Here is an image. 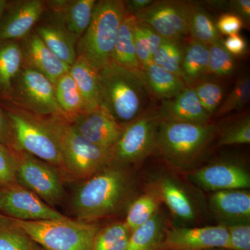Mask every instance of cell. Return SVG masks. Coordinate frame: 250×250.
<instances>
[{
	"label": "cell",
	"mask_w": 250,
	"mask_h": 250,
	"mask_svg": "<svg viewBox=\"0 0 250 250\" xmlns=\"http://www.w3.org/2000/svg\"><path fill=\"white\" fill-rule=\"evenodd\" d=\"M43 118L58 143L64 179L82 182L110 165V149L83 139L64 117Z\"/></svg>",
	"instance_id": "3"
},
{
	"label": "cell",
	"mask_w": 250,
	"mask_h": 250,
	"mask_svg": "<svg viewBox=\"0 0 250 250\" xmlns=\"http://www.w3.org/2000/svg\"><path fill=\"white\" fill-rule=\"evenodd\" d=\"M208 207L219 225L229 227L250 224V193L248 190L212 192Z\"/></svg>",
	"instance_id": "19"
},
{
	"label": "cell",
	"mask_w": 250,
	"mask_h": 250,
	"mask_svg": "<svg viewBox=\"0 0 250 250\" xmlns=\"http://www.w3.org/2000/svg\"><path fill=\"white\" fill-rule=\"evenodd\" d=\"M187 178L206 191L248 190L250 187L249 170L243 163L236 160L215 161L192 171Z\"/></svg>",
	"instance_id": "12"
},
{
	"label": "cell",
	"mask_w": 250,
	"mask_h": 250,
	"mask_svg": "<svg viewBox=\"0 0 250 250\" xmlns=\"http://www.w3.org/2000/svg\"><path fill=\"white\" fill-rule=\"evenodd\" d=\"M209 62L207 75L218 77H229L233 75L236 68L234 57L225 49L223 39L208 46Z\"/></svg>",
	"instance_id": "36"
},
{
	"label": "cell",
	"mask_w": 250,
	"mask_h": 250,
	"mask_svg": "<svg viewBox=\"0 0 250 250\" xmlns=\"http://www.w3.org/2000/svg\"><path fill=\"white\" fill-rule=\"evenodd\" d=\"M77 88L80 90L85 111H93L100 106L101 85L98 70L84 59L77 57L69 70Z\"/></svg>",
	"instance_id": "23"
},
{
	"label": "cell",
	"mask_w": 250,
	"mask_h": 250,
	"mask_svg": "<svg viewBox=\"0 0 250 250\" xmlns=\"http://www.w3.org/2000/svg\"><path fill=\"white\" fill-rule=\"evenodd\" d=\"M11 151L16 164L18 183L51 207L59 205L65 192L64 177L58 167L24 151Z\"/></svg>",
	"instance_id": "9"
},
{
	"label": "cell",
	"mask_w": 250,
	"mask_h": 250,
	"mask_svg": "<svg viewBox=\"0 0 250 250\" xmlns=\"http://www.w3.org/2000/svg\"><path fill=\"white\" fill-rule=\"evenodd\" d=\"M137 22L134 15L126 13L118 30L112 62L127 70L141 72L143 68L136 57L134 42V28Z\"/></svg>",
	"instance_id": "26"
},
{
	"label": "cell",
	"mask_w": 250,
	"mask_h": 250,
	"mask_svg": "<svg viewBox=\"0 0 250 250\" xmlns=\"http://www.w3.org/2000/svg\"><path fill=\"white\" fill-rule=\"evenodd\" d=\"M0 104L11 127L14 143L13 149L29 153L60 170L62 161L58 143L43 117L8 100H0Z\"/></svg>",
	"instance_id": "6"
},
{
	"label": "cell",
	"mask_w": 250,
	"mask_h": 250,
	"mask_svg": "<svg viewBox=\"0 0 250 250\" xmlns=\"http://www.w3.org/2000/svg\"><path fill=\"white\" fill-rule=\"evenodd\" d=\"M96 3L95 0H50L46 1V9L57 15L78 41L90 25Z\"/></svg>",
	"instance_id": "22"
},
{
	"label": "cell",
	"mask_w": 250,
	"mask_h": 250,
	"mask_svg": "<svg viewBox=\"0 0 250 250\" xmlns=\"http://www.w3.org/2000/svg\"><path fill=\"white\" fill-rule=\"evenodd\" d=\"M125 1H97L88 29L77 42V57L100 71L112 62L118 30L126 14Z\"/></svg>",
	"instance_id": "5"
},
{
	"label": "cell",
	"mask_w": 250,
	"mask_h": 250,
	"mask_svg": "<svg viewBox=\"0 0 250 250\" xmlns=\"http://www.w3.org/2000/svg\"><path fill=\"white\" fill-rule=\"evenodd\" d=\"M69 123L88 142L108 149L116 145L124 128L101 106L83 112Z\"/></svg>",
	"instance_id": "16"
},
{
	"label": "cell",
	"mask_w": 250,
	"mask_h": 250,
	"mask_svg": "<svg viewBox=\"0 0 250 250\" xmlns=\"http://www.w3.org/2000/svg\"><path fill=\"white\" fill-rule=\"evenodd\" d=\"M192 2L154 1L134 15L139 22L146 23L161 36L170 40L183 41L190 36L189 16Z\"/></svg>",
	"instance_id": "11"
},
{
	"label": "cell",
	"mask_w": 250,
	"mask_h": 250,
	"mask_svg": "<svg viewBox=\"0 0 250 250\" xmlns=\"http://www.w3.org/2000/svg\"><path fill=\"white\" fill-rule=\"evenodd\" d=\"M218 146L249 144L250 143V117L243 115L229 121L219 127Z\"/></svg>",
	"instance_id": "34"
},
{
	"label": "cell",
	"mask_w": 250,
	"mask_h": 250,
	"mask_svg": "<svg viewBox=\"0 0 250 250\" xmlns=\"http://www.w3.org/2000/svg\"><path fill=\"white\" fill-rule=\"evenodd\" d=\"M54 88L57 103L67 121L85 111L83 98L70 72L56 82Z\"/></svg>",
	"instance_id": "29"
},
{
	"label": "cell",
	"mask_w": 250,
	"mask_h": 250,
	"mask_svg": "<svg viewBox=\"0 0 250 250\" xmlns=\"http://www.w3.org/2000/svg\"><path fill=\"white\" fill-rule=\"evenodd\" d=\"M0 142L9 148L14 149V143L11 127L6 115L0 104Z\"/></svg>",
	"instance_id": "45"
},
{
	"label": "cell",
	"mask_w": 250,
	"mask_h": 250,
	"mask_svg": "<svg viewBox=\"0 0 250 250\" xmlns=\"http://www.w3.org/2000/svg\"><path fill=\"white\" fill-rule=\"evenodd\" d=\"M230 9L246 22L250 21V0H231L228 1Z\"/></svg>",
	"instance_id": "46"
},
{
	"label": "cell",
	"mask_w": 250,
	"mask_h": 250,
	"mask_svg": "<svg viewBox=\"0 0 250 250\" xmlns=\"http://www.w3.org/2000/svg\"><path fill=\"white\" fill-rule=\"evenodd\" d=\"M154 0H129L125 1L126 13L135 14L154 3Z\"/></svg>",
	"instance_id": "47"
},
{
	"label": "cell",
	"mask_w": 250,
	"mask_h": 250,
	"mask_svg": "<svg viewBox=\"0 0 250 250\" xmlns=\"http://www.w3.org/2000/svg\"><path fill=\"white\" fill-rule=\"evenodd\" d=\"M218 125L174 123L161 120L156 153L173 168L187 170L207 150L218 134Z\"/></svg>",
	"instance_id": "4"
},
{
	"label": "cell",
	"mask_w": 250,
	"mask_h": 250,
	"mask_svg": "<svg viewBox=\"0 0 250 250\" xmlns=\"http://www.w3.org/2000/svg\"><path fill=\"white\" fill-rule=\"evenodd\" d=\"M250 99V77H240L233 89L222 103L213 116L221 117L232 113L240 111L249 103Z\"/></svg>",
	"instance_id": "35"
},
{
	"label": "cell",
	"mask_w": 250,
	"mask_h": 250,
	"mask_svg": "<svg viewBox=\"0 0 250 250\" xmlns=\"http://www.w3.org/2000/svg\"><path fill=\"white\" fill-rule=\"evenodd\" d=\"M139 24L153 57V55L155 54L156 50L161 45V42L164 40V38L161 37L152 27L148 25L146 23L139 22Z\"/></svg>",
	"instance_id": "44"
},
{
	"label": "cell",
	"mask_w": 250,
	"mask_h": 250,
	"mask_svg": "<svg viewBox=\"0 0 250 250\" xmlns=\"http://www.w3.org/2000/svg\"><path fill=\"white\" fill-rule=\"evenodd\" d=\"M134 42L136 57L142 68L153 63L152 55L140 25L139 21L134 28Z\"/></svg>",
	"instance_id": "41"
},
{
	"label": "cell",
	"mask_w": 250,
	"mask_h": 250,
	"mask_svg": "<svg viewBox=\"0 0 250 250\" xmlns=\"http://www.w3.org/2000/svg\"><path fill=\"white\" fill-rule=\"evenodd\" d=\"M160 122L157 109L149 108L125 126L121 137L110 149V164L131 167L155 153Z\"/></svg>",
	"instance_id": "8"
},
{
	"label": "cell",
	"mask_w": 250,
	"mask_h": 250,
	"mask_svg": "<svg viewBox=\"0 0 250 250\" xmlns=\"http://www.w3.org/2000/svg\"><path fill=\"white\" fill-rule=\"evenodd\" d=\"M7 100L37 116L65 118L57 103L54 83L31 67L22 65Z\"/></svg>",
	"instance_id": "10"
},
{
	"label": "cell",
	"mask_w": 250,
	"mask_h": 250,
	"mask_svg": "<svg viewBox=\"0 0 250 250\" xmlns=\"http://www.w3.org/2000/svg\"><path fill=\"white\" fill-rule=\"evenodd\" d=\"M23 65L20 41L0 40V100H7Z\"/></svg>",
	"instance_id": "25"
},
{
	"label": "cell",
	"mask_w": 250,
	"mask_h": 250,
	"mask_svg": "<svg viewBox=\"0 0 250 250\" xmlns=\"http://www.w3.org/2000/svg\"><path fill=\"white\" fill-rule=\"evenodd\" d=\"M18 184L16 164L12 152L0 142V184L2 187Z\"/></svg>",
	"instance_id": "40"
},
{
	"label": "cell",
	"mask_w": 250,
	"mask_h": 250,
	"mask_svg": "<svg viewBox=\"0 0 250 250\" xmlns=\"http://www.w3.org/2000/svg\"><path fill=\"white\" fill-rule=\"evenodd\" d=\"M101 102L113 119L124 127L148 109L149 93L141 72L132 71L111 62L100 71Z\"/></svg>",
	"instance_id": "2"
},
{
	"label": "cell",
	"mask_w": 250,
	"mask_h": 250,
	"mask_svg": "<svg viewBox=\"0 0 250 250\" xmlns=\"http://www.w3.org/2000/svg\"><path fill=\"white\" fill-rule=\"evenodd\" d=\"M228 231L227 249L250 250V224L226 227Z\"/></svg>",
	"instance_id": "39"
},
{
	"label": "cell",
	"mask_w": 250,
	"mask_h": 250,
	"mask_svg": "<svg viewBox=\"0 0 250 250\" xmlns=\"http://www.w3.org/2000/svg\"><path fill=\"white\" fill-rule=\"evenodd\" d=\"M191 87L195 90L202 107L212 118L223 103V86L214 81L201 79L191 85Z\"/></svg>",
	"instance_id": "37"
},
{
	"label": "cell",
	"mask_w": 250,
	"mask_h": 250,
	"mask_svg": "<svg viewBox=\"0 0 250 250\" xmlns=\"http://www.w3.org/2000/svg\"><path fill=\"white\" fill-rule=\"evenodd\" d=\"M16 221L45 250H91L94 238L100 229L96 223L67 217L59 220Z\"/></svg>",
	"instance_id": "7"
},
{
	"label": "cell",
	"mask_w": 250,
	"mask_h": 250,
	"mask_svg": "<svg viewBox=\"0 0 250 250\" xmlns=\"http://www.w3.org/2000/svg\"><path fill=\"white\" fill-rule=\"evenodd\" d=\"M131 231L125 221L116 222L100 228L94 238L91 250H108L125 238H129Z\"/></svg>",
	"instance_id": "38"
},
{
	"label": "cell",
	"mask_w": 250,
	"mask_h": 250,
	"mask_svg": "<svg viewBox=\"0 0 250 250\" xmlns=\"http://www.w3.org/2000/svg\"><path fill=\"white\" fill-rule=\"evenodd\" d=\"M190 39L209 46L222 39L211 16L201 6L191 3L189 16Z\"/></svg>",
	"instance_id": "31"
},
{
	"label": "cell",
	"mask_w": 250,
	"mask_h": 250,
	"mask_svg": "<svg viewBox=\"0 0 250 250\" xmlns=\"http://www.w3.org/2000/svg\"><path fill=\"white\" fill-rule=\"evenodd\" d=\"M215 24L220 34L230 36L238 34L244 26V21L233 13H226L220 16Z\"/></svg>",
	"instance_id": "42"
},
{
	"label": "cell",
	"mask_w": 250,
	"mask_h": 250,
	"mask_svg": "<svg viewBox=\"0 0 250 250\" xmlns=\"http://www.w3.org/2000/svg\"><path fill=\"white\" fill-rule=\"evenodd\" d=\"M139 195L131 167L110 164L79 184L71 201L77 220L95 223L126 213Z\"/></svg>",
	"instance_id": "1"
},
{
	"label": "cell",
	"mask_w": 250,
	"mask_h": 250,
	"mask_svg": "<svg viewBox=\"0 0 250 250\" xmlns=\"http://www.w3.org/2000/svg\"><path fill=\"white\" fill-rule=\"evenodd\" d=\"M208 62V46L190 39L184 47L181 75L187 86H191L207 75Z\"/></svg>",
	"instance_id": "27"
},
{
	"label": "cell",
	"mask_w": 250,
	"mask_h": 250,
	"mask_svg": "<svg viewBox=\"0 0 250 250\" xmlns=\"http://www.w3.org/2000/svg\"><path fill=\"white\" fill-rule=\"evenodd\" d=\"M22 49L23 65L29 66L41 72L52 83L70 70V67L43 43L33 30L20 41Z\"/></svg>",
	"instance_id": "18"
},
{
	"label": "cell",
	"mask_w": 250,
	"mask_h": 250,
	"mask_svg": "<svg viewBox=\"0 0 250 250\" xmlns=\"http://www.w3.org/2000/svg\"><path fill=\"white\" fill-rule=\"evenodd\" d=\"M157 111L162 121L198 125L211 123V116L202 107L191 86L186 87L170 100L161 101Z\"/></svg>",
	"instance_id": "20"
},
{
	"label": "cell",
	"mask_w": 250,
	"mask_h": 250,
	"mask_svg": "<svg viewBox=\"0 0 250 250\" xmlns=\"http://www.w3.org/2000/svg\"><path fill=\"white\" fill-rule=\"evenodd\" d=\"M8 0H0V17L2 14L3 11L7 4Z\"/></svg>",
	"instance_id": "48"
},
{
	"label": "cell",
	"mask_w": 250,
	"mask_h": 250,
	"mask_svg": "<svg viewBox=\"0 0 250 250\" xmlns=\"http://www.w3.org/2000/svg\"><path fill=\"white\" fill-rule=\"evenodd\" d=\"M45 9L43 0L8 1L0 17V40H22L34 30Z\"/></svg>",
	"instance_id": "14"
},
{
	"label": "cell",
	"mask_w": 250,
	"mask_h": 250,
	"mask_svg": "<svg viewBox=\"0 0 250 250\" xmlns=\"http://www.w3.org/2000/svg\"><path fill=\"white\" fill-rule=\"evenodd\" d=\"M0 213L22 221L66 218L18 183L0 188Z\"/></svg>",
	"instance_id": "13"
},
{
	"label": "cell",
	"mask_w": 250,
	"mask_h": 250,
	"mask_svg": "<svg viewBox=\"0 0 250 250\" xmlns=\"http://www.w3.org/2000/svg\"><path fill=\"white\" fill-rule=\"evenodd\" d=\"M228 231L226 227L166 229L164 241L158 250H202L211 248H226Z\"/></svg>",
	"instance_id": "15"
},
{
	"label": "cell",
	"mask_w": 250,
	"mask_h": 250,
	"mask_svg": "<svg viewBox=\"0 0 250 250\" xmlns=\"http://www.w3.org/2000/svg\"><path fill=\"white\" fill-rule=\"evenodd\" d=\"M34 31L56 56L71 66L77 57V41L57 15L45 9Z\"/></svg>",
	"instance_id": "17"
},
{
	"label": "cell",
	"mask_w": 250,
	"mask_h": 250,
	"mask_svg": "<svg viewBox=\"0 0 250 250\" xmlns=\"http://www.w3.org/2000/svg\"><path fill=\"white\" fill-rule=\"evenodd\" d=\"M166 219L159 210L147 223L131 231L125 250H158L165 236Z\"/></svg>",
	"instance_id": "28"
},
{
	"label": "cell",
	"mask_w": 250,
	"mask_h": 250,
	"mask_svg": "<svg viewBox=\"0 0 250 250\" xmlns=\"http://www.w3.org/2000/svg\"><path fill=\"white\" fill-rule=\"evenodd\" d=\"M184 47L183 41L164 39L153 55V62L181 77Z\"/></svg>",
	"instance_id": "33"
},
{
	"label": "cell",
	"mask_w": 250,
	"mask_h": 250,
	"mask_svg": "<svg viewBox=\"0 0 250 250\" xmlns=\"http://www.w3.org/2000/svg\"><path fill=\"white\" fill-rule=\"evenodd\" d=\"M161 202L176 217L192 222L197 217V208L192 197L179 181L167 174H159L149 184Z\"/></svg>",
	"instance_id": "21"
},
{
	"label": "cell",
	"mask_w": 250,
	"mask_h": 250,
	"mask_svg": "<svg viewBox=\"0 0 250 250\" xmlns=\"http://www.w3.org/2000/svg\"><path fill=\"white\" fill-rule=\"evenodd\" d=\"M141 76L149 95L161 101L174 98L187 87L180 77L154 62L143 69Z\"/></svg>",
	"instance_id": "24"
},
{
	"label": "cell",
	"mask_w": 250,
	"mask_h": 250,
	"mask_svg": "<svg viewBox=\"0 0 250 250\" xmlns=\"http://www.w3.org/2000/svg\"><path fill=\"white\" fill-rule=\"evenodd\" d=\"M0 250H45L36 243L16 220L0 213Z\"/></svg>",
	"instance_id": "32"
},
{
	"label": "cell",
	"mask_w": 250,
	"mask_h": 250,
	"mask_svg": "<svg viewBox=\"0 0 250 250\" xmlns=\"http://www.w3.org/2000/svg\"><path fill=\"white\" fill-rule=\"evenodd\" d=\"M223 44L233 57L243 55L247 50L246 41L238 34L229 36L225 40H223Z\"/></svg>",
	"instance_id": "43"
},
{
	"label": "cell",
	"mask_w": 250,
	"mask_h": 250,
	"mask_svg": "<svg viewBox=\"0 0 250 250\" xmlns=\"http://www.w3.org/2000/svg\"><path fill=\"white\" fill-rule=\"evenodd\" d=\"M202 250H230L227 249V248H207V249Z\"/></svg>",
	"instance_id": "49"
},
{
	"label": "cell",
	"mask_w": 250,
	"mask_h": 250,
	"mask_svg": "<svg viewBox=\"0 0 250 250\" xmlns=\"http://www.w3.org/2000/svg\"><path fill=\"white\" fill-rule=\"evenodd\" d=\"M1 184H0V188H1Z\"/></svg>",
	"instance_id": "50"
},
{
	"label": "cell",
	"mask_w": 250,
	"mask_h": 250,
	"mask_svg": "<svg viewBox=\"0 0 250 250\" xmlns=\"http://www.w3.org/2000/svg\"><path fill=\"white\" fill-rule=\"evenodd\" d=\"M162 202L155 190L149 187L146 191L138 195L126 212L125 223L131 231L140 228L160 210Z\"/></svg>",
	"instance_id": "30"
}]
</instances>
